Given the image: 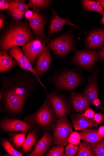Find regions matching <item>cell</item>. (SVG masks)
Listing matches in <instances>:
<instances>
[{"instance_id":"1","label":"cell","mask_w":104,"mask_h":156,"mask_svg":"<svg viewBox=\"0 0 104 156\" xmlns=\"http://www.w3.org/2000/svg\"><path fill=\"white\" fill-rule=\"evenodd\" d=\"M2 80L3 86L0 92V101H2L3 108L12 114H19L39 81L26 71L19 72L9 77L2 75Z\"/></svg>"},{"instance_id":"2","label":"cell","mask_w":104,"mask_h":156,"mask_svg":"<svg viewBox=\"0 0 104 156\" xmlns=\"http://www.w3.org/2000/svg\"><path fill=\"white\" fill-rule=\"evenodd\" d=\"M33 38V31L27 23L22 20L13 21L6 27L2 33L1 51H7L14 47L23 46Z\"/></svg>"},{"instance_id":"3","label":"cell","mask_w":104,"mask_h":156,"mask_svg":"<svg viewBox=\"0 0 104 156\" xmlns=\"http://www.w3.org/2000/svg\"><path fill=\"white\" fill-rule=\"evenodd\" d=\"M56 119L54 111L47 97L39 109L33 114L26 116L23 121L33 127L48 131L54 123H56Z\"/></svg>"},{"instance_id":"4","label":"cell","mask_w":104,"mask_h":156,"mask_svg":"<svg viewBox=\"0 0 104 156\" xmlns=\"http://www.w3.org/2000/svg\"><path fill=\"white\" fill-rule=\"evenodd\" d=\"M47 47L60 57H64L70 51L76 50L75 42L69 34H64L51 39Z\"/></svg>"},{"instance_id":"5","label":"cell","mask_w":104,"mask_h":156,"mask_svg":"<svg viewBox=\"0 0 104 156\" xmlns=\"http://www.w3.org/2000/svg\"><path fill=\"white\" fill-rule=\"evenodd\" d=\"M72 132V125L67 117L57 120L53 133L54 144L57 146H67L70 136Z\"/></svg>"},{"instance_id":"6","label":"cell","mask_w":104,"mask_h":156,"mask_svg":"<svg viewBox=\"0 0 104 156\" xmlns=\"http://www.w3.org/2000/svg\"><path fill=\"white\" fill-rule=\"evenodd\" d=\"M81 81V78L79 74L73 71H68L56 77L55 83L56 87L59 89L72 90L78 87Z\"/></svg>"},{"instance_id":"7","label":"cell","mask_w":104,"mask_h":156,"mask_svg":"<svg viewBox=\"0 0 104 156\" xmlns=\"http://www.w3.org/2000/svg\"><path fill=\"white\" fill-rule=\"evenodd\" d=\"M47 97L53 108L57 120L67 117L71 111L69 103L62 96L55 92L48 94Z\"/></svg>"},{"instance_id":"8","label":"cell","mask_w":104,"mask_h":156,"mask_svg":"<svg viewBox=\"0 0 104 156\" xmlns=\"http://www.w3.org/2000/svg\"><path fill=\"white\" fill-rule=\"evenodd\" d=\"M74 61L78 66L84 69L91 68L99 58V54L92 50L74 51Z\"/></svg>"},{"instance_id":"9","label":"cell","mask_w":104,"mask_h":156,"mask_svg":"<svg viewBox=\"0 0 104 156\" xmlns=\"http://www.w3.org/2000/svg\"><path fill=\"white\" fill-rule=\"evenodd\" d=\"M46 20L45 16L34 12V16L29 21V24L33 31L34 39L39 40L45 44L49 43V40L45 33Z\"/></svg>"},{"instance_id":"10","label":"cell","mask_w":104,"mask_h":156,"mask_svg":"<svg viewBox=\"0 0 104 156\" xmlns=\"http://www.w3.org/2000/svg\"><path fill=\"white\" fill-rule=\"evenodd\" d=\"M98 73V69H97L88 78L84 92L91 104L104 112V108L101 105L98 97L99 90L97 84Z\"/></svg>"},{"instance_id":"11","label":"cell","mask_w":104,"mask_h":156,"mask_svg":"<svg viewBox=\"0 0 104 156\" xmlns=\"http://www.w3.org/2000/svg\"><path fill=\"white\" fill-rule=\"evenodd\" d=\"M2 130L5 132H17L26 133L33 126L24 121L6 118L2 120L0 124Z\"/></svg>"},{"instance_id":"12","label":"cell","mask_w":104,"mask_h":156,"mask_svg":"<svg viewBox=\"0 0 104 156\" xmlns=\"http://www.w3.org/2000/svg\"><path fill=\"white\" fill-rule=\"evenodd\" d=\"M47 47L39 40L33 39L29 41L22 48V51L32 65L36 63L37 57L43 49Z\"/></svg>"},{"instance_id":"13","label":"cell","mask_w":104,"mask_h":156,"mask_svg":"<svg viewBox=\"0 0 104 156\" xmlns=\"http://www.w3.org/2000/svg\"><path fill=\"white\" fill-rule=\"evenodd\" d=\"M50 50L47 47L37 57L36 66L34 69L40 78L47 72L50 67L52 61Z\"/></svg>"},{"instance_id":"14","label":"cell","mask_w":104,"mask_h":156,"mask_svg":"<svg viewBox=\"0 0 104 156\" xmlns=\"http://www.w3.org/2000/svg\"><path fill=\"white\" fill-rule=\"evenodd\" d=\"M52 14L49 25L48 35L51 37L53 34L61 31L65 25H68L77 28L84 34L86 33L83 31L79 27L72 23L67 18H63L59 17L53 8L52 9Z\"/></svg>"},{"instance_id":"15","label":"cell","mask_w":104,"mask_h":156,"mask_svg":"<svg viewBox=\"0 0 104 156\" xmlns=\"http://www.w3.org/2000/svg\"><path fill=\"white\" fill-rule=\"evenodd\" d=\"M104 44V29L94 30L88 33L85 40L87 49L92 50L100 49Z\"/></svg>"},{"instance_id":"16","label":"cell","mask_w":104,"mask_h":156,"mask_svg":"<svg viewBox=\"0 0 104 156\" xmlns=\"http://www.w3.org/2000/svg\"><path fill=\"white\" fill-rule=\"evenodd\" d=\"M53 138L47 131H45L42 137L36 144L33 151L26 154L27 156H42L45 154L52 146Z\"/></svg>"},{"instance_id":"17","label":"cell","mask_w":104,"mask_h":156,"mask_svg":"<svg viewBox=\"0 0 104 156\" xmlns=\"http://www.w3.org/2000/svg\"><path fill=\"white\" fill-rule=\"evenodd\" d=\"M9 7L7 10L10 17L15 21L21 20L28 10L29 6L23 1H8Z\"/></svg>"},{"instance_id":"18","label":"cell","mask_w":104,"mask_h":156,"mask_svg":"<svg viewBox=\"0 0 104 156\" xmlns=\"http://www.w3.org/2000/svg\"><path fill=\"white\" fill-rule=\"evenodd\" d=\"M69 100L74 110L78 113H83L92 104L84 93L73 92L70 94Z\"/></svg>"},{"instance_id":"19","label":"cell","mask_w":104,"mask_h":156,"mask_svg":"<svg viewBox=\"0 0 104 156\" xmlns=\"http://www.w3.org/2000/svg\"><path fill=\"white\" fill-rule=\"evenodd\" d=\"M73 125L76 130H82L92 127H98L94 118H89L83 114H73L71 117Z\"/></svg>"},{"instance_id":"20","label":"cell","mask_w":104,"mask_h":156,"mask_svg":"<svg viewBox=\"0 0 104 156\" xmlns=\"http://www.w3.org/2000/svg\"><path fill=\"white\" fill-rule=\"evenodd\" d=\"M18 63L8 54L7 51H1L0 53V73H3L8 71Z\"/></svg>"},{"instance_id":"21","label":"cell","mask_w":104,"mask_h":156,"mask_svg":"<svg viewBox=\"0 0 104 156\" xmlns=\"http://www.w3.org/2000/svg\"><path fill=\"white\" fill-rule=\"evenodd\" d=\"M81 139L91 144L98 142L104 138L100 136L98 130L91 129H87L81 130L80 133Z\"/></svg>"},{"instance_id":"22","label":"cell","mask_w":104,"mask_h":156,"mask_svg":"<svg viewBox=\"0 0 104 156\" xmlns=\"http://www.w3.org/2000/svg\"><path fill=\"white\" fill-rule=\"evenodd\" d=\"M33 129L27 135L26 139L22 146L23 151L27 153L30 151L37 140L38 134L37 130Z\"/></svg>"},{"instance_id":"23","label":"cell","mask_w":104,"mask_h":156,"mask_svg":"<svg viewBox=\"0 0 104 156\" xmlns=\"http://www.w3.org/2000/svg\"><path fill=\"white\" fill-rule=\"evenodd\" d=\"M10 56L17 61L21 69L27 59L19 46L13 47L9 50Z\"/></svg>"},{"instance_id":"24","label":"cell","mask_w":104,"mask_h":156,"mask_svg":"<svg viewBox=\"0 0 104 156\" xmlns=\"http://www.w3.org/2000/svg\"><path fill=\"white\" fill-rule=\"evenodd\" d=\"M9 140L14 147L18 149L22 147L25 140L26 133L12 132L9 133Z\"/></svg>"},{"instance_id":"25","label":"cell","mask_w":104,"mask_h":156,"mask_svg":"<svg viewBox=\"0 0 104 156\" xmlns=\"http://www.w3.org/2000/svg\"><path fill=\"white\" fill-rule=\"evenodd\" d=\"M52 1L49 0H30L28 5L29 7L32 8L35 12L39 13L48 7Z\"/></svg>"},{"instance_id":"26","label":"cell","mask_w":104,"mask_h":156,"mask_svg":"<svg viewBox=\"0 0 104 156\" xmlns=\"http://www.w3.org/2000/svg\"><path fill=\"white\" fill-rule=\"evenodd\" d=\"M83 7L88 11L96 12L104 16V10L103 8L95 1L90 0H83L81 1Z\"/></svg>"},{"instance_id":"27","label":"cell","mask_w":104,"mask_h":156,"mask_svg":"<svg viewBox=\"0 0 104 156\" xmlns=\"http://www.w3.org/2000/svg\"><path fill=\"white\" fill-rule=\"evenodd\" d=\"M79 148L77 156H95L89 143L85 141L80 142Z\"/></svg>"},{"instance_id":"28","label":"cell","mask_w":104,"mask_h":156,"mask_svg":"<svg viewBox=\"0 0 104 156\" xmlns=\"http://www.w3.org/2000/svg\"><path fill=\"white\" fill-rule=\"evenodd\" d=\"M1 144L5 150L10 156H23L21 152L13 147L10 142L6 138H1Z\"/></svg>"},{"instance_id":"29","label":"cell","mask_w":104,"mask_h":156,"mask_svg":"<svg viewBox=\"0 0 104 156\" xmlns=\"http://www.w3.org/2000/svg\"><path fill=\"white\" fill-rule=\"evenodd\" d=\"M93 154L97 156H104V138L98 142L91 144V146Z\"/></svg>"},{"instance_id":"30","label":"cell","mask_w":104,"mask_h":156,"mask_svg":"<svg viewBox=\"0 0 104 156\" xmlns=\"http://www.w3.org/2000/svg\"><path fill=\"white\" fill-rule=\"evenodd\" d=\"M65 146L63 145H57L50 148L46 156H65L64 148Z\"/></svg>"},{"instance_id":"31","label":"cell","mask_w":104,"mask_h":156,"mask_svg":"<svg viewBox=\"0 0 104 156\" xmlns=\"http://www.w3.org/2000/svg\"><path fill=\"white\" fill-rule=\"evenodd\" d=\"M21 69L23 70L28 71L29 72L32 73L34 76L38 79L39 82L41 84L44 89L46 91L45 87L44 85L41 81L40 78L38 76L35 71L34 68L32 67V65L27 59L25 63Z\"/></svg>"},{"instance_id":"32","label":"cell","mask_w":104,"mask_h":156,"mask_svg":"<svg viewBox=\"0 0 104 156\" xmlns=\"http://www.w3.org/2000/svg\"><path fill=\"white\" fill-rule=\"evenodd\" d=\"M79 146L69 144L66 147L65 154V156H75L79 151Z\"/></svg>"},{"instance_id":"33","label":"cell","mask_w":104,"mask_h":156,"mask_svg":"<svg viewBox=\"0 0 104 156\" xmlns=\"http://www.w3.org/2000/svg\"><path fill=\"white\" fill-rule=\"evenodd\" d=\"M81 139L80 133L76 131H74L70 136L68 142L73 145H77L80 143Z\"/></svg>"},{"instance_id":"34","label":"cell","mask_w":104,"mask_h":156,"mask_svg":"<svg viewBox=\"0 0 104 156\" xmlns=\"http://www.w3.org/2000/svg\"><path fill=\"white\" fill-rule=\"evenodd\" d=\"M93 118L98 125L104 122V115L102 113H96Z\"/></svg>"},{"instance_id":"35","label":"cell","mask_w":104,"mask_h":156,"mask_svg":"<svg viewBox=\"0 0 104 156\" xmlns=\"http://www.w3.org/2000/svg\"><path fill=\"white\" fill-rule=\"evenodd\" d=\"M95 115V112L90 107H88L86 109L84 113L83 114L84 116L89 118H93Z\"/></svg>"},{"instance_id":"36","label":"cell","mask_w":104,"mask_h":156,"mask_svg":"<svg viewBox=\"0 0 104 156\" xmlns=\"http://www.w3.org/2000/svg\"><path fill=\"white\" fill-rule=\"evenodd\" d=\"M9 7V3L8 1L1 0L0 1V10H8Z\"/></svg>"},{"instance_id":"37","label":"cell","mask_w":104,"mask_h":156,"mask_svg":"<svg viewBox=\"0 0 104 156\" xmlns=\"http://www.w3.org/2000/svg\"><path fill=\"white\" fill-rule=\"evenodd\" d=\"M34 13L33 11L30 10H28L26 12L24 15L26 19L27 20L29 21H30L33 17Z\"/></svg>"},{"instance_id":"38","label":"cell","mask_w":104,"mask_h":156,"mask_svg":"<svg viewBox=\"0 0 104 156\" xmlns=\"http://www.w3.org/2000/svg\"><path fill=\"white\" fill-rule=\"evenodd\" d=\"M5 24V17L1 13L0 15V30L1 31L3 29Z\"/></svg>"},{"instance_id":"39","label":"cell","mask_w":104,"mask_h":156,"mask_svg":"<svg viewBox=\"0 0 104 156\" xmlns=\"http://www.w3.org/2000/svg\"><path fill=\"white\" fill-rule=\"evenodd\" d=\"M99 54L100 59L104 60V44L103 47L100 49Z\"/></svg>"},{"instance_id":"40","label":"cell","mask_w":104,"mask_h":156,"mask_svg":"<svg viewBox=\"0 0 104 156\" xmlns=\"http://www.w3.org/2000/svg\"><path fill=\"white\" fill-rule=\"evenodd\" d=\"M98 131L100 136L104 137V126H100Z\"/></svg>"},{"instance_id":"41","label":"cell","mask_w":104,"mask_h":156,"mask_svg":"<svg viewBox=\"0 0 104 156\" xmlns=\"http://www.w3.org/2000/svg\"><path fill=\"white\" fill-rule=\"evenodd\" d=\"M95 1L99 3L103 9L104 8V0H97Z\"/></svg>"},{"instance_id":"42","label":"cell","mask_w":104,"mask_h":156,"mask_svg":"<svg viewBox=\"0 0 104 156\" xmlns=\"http://www.w3.org/2000/svg\"><path fill=\"white\" fill-rule=\"evenodd\" d=\"M100 23L101 24L104 25V16H103V17L101 19Z\"/></svg>"}]
</instances>
